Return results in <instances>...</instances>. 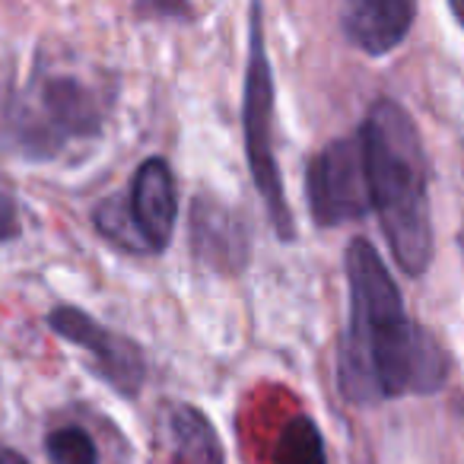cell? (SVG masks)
I'll return each instance as SVG.
<instances>
[{
  "mask_svg": "<svg viewBox=\"0 0 464 464\" xmlns=\"http://www.w3.org/2000/svg\"><path fill=\"white\" fill-rule=\"evenodd\" d=\"M350 328L341 343V392L353 404L401 394H430L442 385L445 362L423 328L407 318L398 284L372 242L347 248Z\"/></svg>",
  "mask_w": 464,
  "mask_h": 464,
  "instance_id": "cell-1",
  "label": "cell"
},
{
  "mask_svg": "<svg viewBox=\"0 0 464 464\" xmlns=\"http://www.w3.org/2000/svg\"><path fill=\"white\" fill-rule=\"evenodd\" d=\"M372 210L404 274L420 277L432 261L430 169L420 130L404 105L375 102L360 128Z\"/></svg>",
  "mask_w": 464,
  "mask_h": 464,
  "instance_id": "cell-2",
  "label": "cell"
},
{
  "mask_svg": "<svg viewBox=\"0 0 464 464\" xmlns=\"http://www.w3.org/2000/svg\"><path fill=\"white\" fill-rule=\"evenodd\" d=\"M252 45H248L246 67V102H242V124H246V153L255 175V188L265 198L271 223L280 239H293V213L284 194L277 156H274V77L265 45V23L261 7H252Z\"/></svg>",
  "mask_w": 464,
  "mask_h": 464,
  "instance_id": "cell-3",
  "label": "cell"
},
{
  "mask_svg": "<svg viewBox=\"0 0 464 464\" xmlns=\"http://www.w3.org/2000/svg\"><path fill=\"white\" fill-rule=\"evenodd\" d=\"M102 124L99 99L73 77L42 80L20 111V134L35 150H61L77 137L96 134Z\"/></svg>",
  "mask_w": 464,
  "mask_h": 464,
  "instance_id": "cell-4",
  "label": "cell"
},
{
  "mask_svg": "<svg viewBox=\"0 0 464 464\" xmlns=\"http://www.w3.org/2000/svg\"><path fill=\"white\" fill-rule=\"evenodd\" d=\"M305 198L318 226H337L360 219L372 210L366 166L356 137L334 140L312 160L305 175Z\"/></svg>",
  "mask_w": 464,
  "mask_h": 464,
  "instance_id": "cell-5",
  "label": "cell"
},
{
  "mask_svg": "<svg viewBox=\"0 0 464 464\" xmlns=\"http://www.w3.org/2000/svg\"><path fill=\"white\" fill-rule=\"evenodd\" d=\"M48 324L58 337L71 341L73 347L86 350L96 360L102 379L109 382L111 388H118L121 394H137L143 385V375H147V366H143L140 347L128 337L115 334L105 324H99L92 315L73 309V305H61L48 315Z\"/></svg>",
  "mask_w": 464,
  "mask_h": 464,
  "instance_id": "cell-6",
  "label": "cell"
},
{
  "mask_svg": "<svg viewBox=\"0 0 464 464\" xmlns=\"http://www.w3.org/2000/svg\"><path fill=\"white\" fill-rule=\"evenodd\" d=\"M124 210L143 252H166L175 232V217H179V194H175V179L166 160L153 156L140 162Z\"/></svg>",
  "mask_w": 464,
  "mask_h": 464,
  "instance_id": "cell-7",
  "label": "cell"
},
{
  "mask_svg": "<svg viewBox=\"0 0 464 464\" xmlns=\"http://www.w3.org/2000/svg\"><path fill=\"white\" fill-rule=\"evenodd\" d=\"M413 23V4L407 0H356L341 14L347 39L366 54H388L407 39Z\"/></svg>",
  "mask_w": 464,
  "mask_h": 464,
  "instance_id": "cell-8",
  "label": "cell"
},
{
  "mask_svg": "<svg viewBox=\"0 0 464 464\" xmlns=\"http://www.w3.org/2000/svg\"><path fill=\"white\" fill-rule=\"evenodd\" d=\"M194 246H198L200 258L219 267H239L248 252L246 232L232 219V213L219 204H207V200H198L194 207Z\"/></svg>",
  "mask_w": 464,
  "mask_h": 464,
  "instance_id": "cell-9",
  "label": "cell"
},
{
  "mask_svg": "<svg viewBox=\"0 0 464 464\" xmlns=\"http://www.w3.org/2000/svg\"><path fill=\"white\" fill-rule=\"evenodd\" d=\"M172 439L181 458H188L191 464H219V458H223L210 423L194 407H179L172 413Z\"/></svg>",
  "mask_w": 464,
  "mask_h": 464,
  "instance_id": "cell-10",
  "label": "cell"
},
{
  "mask_svg": "<svg viewBox=\"0 0 464 464\" xmlns=\"http://www.w3.org/2000/svg\"><path fill=\"white\" fill-rule=\"evenodd\" d=\"M274 464H328L322 430L309 417H293L274 445Z\"/></svg>",
  "mask_w": 464,
  "mask_h": 464,
  "instance_id": "cell-11",
  "label": "cell"
},
{
  "mask_svg": "<svg viewBox=\"0 0 464 464\" xmlns=\"http://www.w3.org/2000/svg\"><path fill=\"white\" fill-rule=\"evenodd\" d=\"M48 464H99V451L90 432L80 426H61L45 439Z\"/></svg>",
  "mask_w": 464,
  "mask_h": 464,
  "instance_id": "cell-12",
  "label": "cell"
},
{
  "mask_svg": "<svg viewBox=\"0 0 464 464\" xmlns=\"http://www.w3.org/2000/svg\"><path fill=\"white\" fill-rule=\"evenodd\" d=\"M0 464H29V458H23L14 449H0Z\"/></svg>",
  "mask_w": 464,
  "mask_h": 464,
  "instance_id": "cell-13",
  "label": "cell"
},
{
  "mask_svg": "<svg viewBox=\"0 0 464 464\" xmlns=\"http://www.w3.org/2000/svg\"><path fill=\"white\" fill-rule=\"evenodd\" d=\"M451 10H455V14L461 16V23H464V7H461V4H455V7H451Z\"/></svg>",
  "mask_w": 464,
  "mask_h": 464,
  "instance_id": "cell-14",
  "label": "cell"
}]
</instances>
